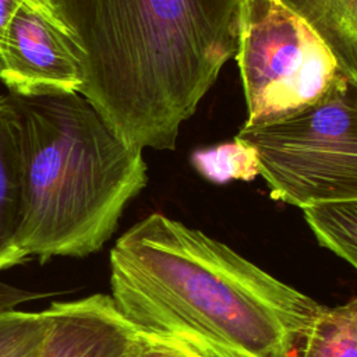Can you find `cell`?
<instances>
[{"instance_id":"obj_4","label":"cell","mask_w":357,"mask_h":357,"mask_svg":"<svg viewBox=\"0 0 357 357\" xmlns=\"http://www.w3.org/2000/svg\"><path fill=\"white\" fill-rule=\"evenodd\" d=\"M237 138L258 155L273 199L307 208L357 198V79L342 75L317 103Z\"/></svg>"},{"instance_id":"obj_7","label":"cell","mask_w":357,"mask_h":357,"mask_svg":"<svg viewBox=\"0 0 357 357\" xmlns=\"http://www.w3.org/2000/svg\"><path fill=\"white\" fill-rule=\"evenodd\" d=\"M45 311L47 333L40 357H131L144 339L109 294L53 301Z\"/></svg>"},{"instance_id":"obj_10","label":"cell","mask_w":357,"mask_h":357,"mask_svg":"<svg viewBox=\"0 0 357 357\" xmlns=\"http://www.w3.org/2000/svg\"><path fill=\"white\" fill-rule=\"evenodd\" d=\"M291 357H357V298L324 304Z\"/></svg>"},{"instance_id":"obj_2","label":"cell","mask_w":357,"mask_h":357,"mask_svg":"<svg viewBox=\"0 0 357 357\" xmlns=\"http://www.w3.org/2000/svg\"><path fill=\"white\" fill-rule=\"evenodd\" d=\"M241 0H52L79 92L127 144L172 151L236 54Z\"/></svg>"},{"instance_id":"obj_15","label":"cell","mask_w":357,"mask_h":357,"mask_svg":"<svg viewBox=\"0 0 357 357\" xmlns=\"http://www.w3.org/2000/svg\"><path fill=\"white\" fill-rule=\"evenodd\" d=\"M50 293L28 290L0 280V312L15 310L18 305L49 297Z\"/></svg>"},{"instance_id":"obj_14","label":"cell","mask_w":357,"mask_h":357,"mask_svg":"<svg viewBox=\"0 0 357 357\" xmlns=\"http://www.w3.org/2000/svg\"><path fill=\"white\" fill-rule=\"evenodd\" d=\"M131 357H202L191 346L176 337L146 333Z\"/></svg>"},{"instance_id":"obj_5","label":"cell","mask_w":357,"mask_h":357,"mask_svg":"<svg viewBox=\"0 0 357 357\" xmlns=\"http://www.w3.org/2000/svg\"><path fill=\"white\" fill-rule=\"evenodd\" d=\"M236 60L244 128L289 119L322 99L347 75L318 32L279 0H241Z\"/></svg>"},{"instance_id":"obj_13","label":"cell","mask_w":357,"mask_h":357,"mask_svg":"<svg viewBox=\"0 0 357 357\" xmlns=\"http://www.w3.org/2000/svg\"><path fill=\"white\" fill-rule=\"evenodd\" d=\"M46 333L45 310L0 312V357H40Z\"/></svg>"},{"instance_id":"obj_11","label":"cell","mask_w":357,"mask_h":357,"mask_svg":"<svg viewBox=\"0 0 357 357\" xmlns=\"http://www.w3.org/2000/svg\"><path fill=\"white\" fill-rule=\"evenodd\" d=\"M318 244L357 266V198L325 201L301 209Z\"/></svg>"},{"instance_id":"obj_3","label":"cell","mask_w":357,"mask_h":357,"mask_svg":"<svg viewBox=\"0 0 357 357\" xmlns=\"http://www.w3.org/2000/svg\"><path fill=\"white\" fill-rule=\"evenodd\" d=\"M8 96L21 137L17 265L98 252L148 183L142 149L120 138L78 92Z\"/></svg>"},{"instance_id":"obj_6","label":"cell","mask_w":357,"mask_h":357,"mask_svg":"<svg viewBox=\"0 0 357 357\" xmlns=\"http://www.w3.org/2000/svg\"><path fill=\"white\" fill-rule=\"evenodd\" d=\"M0 81L10 95L79 92L77 47L52 0H24L0 36Z\"/></svg>"},{"instance_id":"obj_12","label":"cell","mask_w":357,"mask_h":357,"mask_svg":"<svg viewBox=\"0 0 357 357\" xmlns=\"http://www.w3.org/2000/svg\"><path fill=\"white\" fill-rule=\"evenodd\" d=\"M191 166L208 181L226 184L231 180L251 181L259 176L257 151L245 141H231L198 148L190 156Z\"/></svg>"},{"instance_id":"obj_1","label":"cell","mask_w":357,"mask_h":357,"mask_svg":"<svg viewBox=\"0 0 357 357\" xmlns=\"http://www.w3.org/2000/svg\"><path fill=\"white\" fill-rule=\"evenodd\" d=\"M109 268V296L132 326L202 357H291L324 305L159 212L116 240Z\"/></svg>"},{"instance_id":"obj_9","label":"cell","mask_w":357,"mask_h":357,"mask_svg":"<svg viewBox=\"0 0 357 357\" xmlns=\"http://www.w3.org/2000/svg\"><path fill=\"white\" fill-rule=\"evenodd\" d=\"M305 20L331 47L342 70L357 79V0H279Z\"/></svg>"},{"instance_id":"obj_8","label":"cell","mask_w":357,"mask_h":357,"mask_svg":"<svg viewBox=\"0 0 357 357\" xmlns=\"http://www.w3.org/2000/svg\"><path fill=\"white\" fill-rule=\"evenodd\" d=\"M21 137L8 95L0 96V272L17 265L14 243L21 223Z\"/></svg>"},{"instance_id":"obj_16","label":"cell","mask_w":357,"mask_h":357,"mask_svg":"<svg viewBox=\"0 0 357 357\" xmlns=\"http://www.w3.org/2000/svg\"><path fill=\"white\" fill-rule=\"evenodd\" d=\"M22 1L24 0H0V36L7 22L10 21V18L13 17V14Z\"/></svg>"}]
</instances>
